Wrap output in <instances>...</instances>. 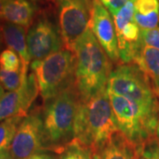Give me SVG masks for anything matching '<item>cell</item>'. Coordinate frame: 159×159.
I'll use <instances>...</instances> for the list:
<instances>
[{"label": "cell", "mask_w": 159, "mask_h": 159, "mask_svg": "<svg viewBox=\"0 0 159 159\" xmlns=\"http://www.w3.org/2000/svg\"><path fill=\"white\" fill-rule=\"evenodd\" d=\"M0 68L12 72L20 71L21 62L19 55L11 49H6L0 52Z\"/></svg>", "instance_id": "cell-19"}, {"label": "cell", "mask_w": 159, "mask_h": 159, "mask_svg": "<svg viewBox=\"0 0 159 159\" xmlns=\"http://www.w3.org/2000/svg\"><path fill=\"white\" fill-rule=\"evenodd\" d=\"M139 159H159V140L154 138L139 147Z\"/></svg>", "instance_id": "cell-22"}, {"label": "cell", "mask_w": 159, "mask_h": 159, "mask_svg": "<svg viewBox=\"0 0 159 159\" xmlns=\"http://www.w3.org/2000/svg\"><path fill=\"white\" fill-rule=\"evenodd\" d=\"M108 95L118 127L130 142L142 146L157 138L159 106L134 102L110 91Z\"/></svg>", "instance_id": "cell-4"}, {"label": "cell", "mask_w": 159, "mask_h": 159, "mask_svg": "<svg viewBox=\"0 0 159 159\" xmlns=\"http://www.w3.org/2000/svg\"><path fill=\"white\" fill-rule=\"evenodd\" d=\"M107 90L134 102L158 106V98L150 80L134 63L114 69L109 78Z\"/></svg>", "instance_id": "cell-6"}, {"label": "cell", "mask_w": 159, "mask_h": 159, "mask_svg": "<svg viewBox=\"0 0 159 159\" xmlns=\"http://www.w3.org/2000/svg\"><path fill=\"white\" fill-rule=\"evenodd\" d=\"M90 29L109 58L118 62L120 57L115 25L107 10L97 1L92 6Z\"/></svg>", "instance_id": "cell-11"}, {"label": "cell", "mask_w": 159, "mask_h": 159, "mask_svg": "<svg viewBox=\"0 0 159 159\" xmlns=\"http://www.w3.org/2000/svg\"><path fill=\"white\" fill-rule=\"evenodd\" d=\"M134 11L142 15H148L159 11V0H133Z\"/></svg>", "instance_id": "cell-23"}, {"label": "cell", "mask_w": 159, "mask_h": 159, "mask_svg": "<svg viewBox=\"0 0 159 159\" xmlns=\"http://www.w3.org/2000/svg\"><path fill=\"white\" fill-rule=\"evenodd\" d=\"M139 147L119 130L101 147L92 151L93 159H139Z\"/></svg>", "instance_id": "cell-13"}, {"label": "cell", "mask_w": 159, "mask_h": 159, "mask_svg": "<svg viewBox=\"0 0 159 159\" xmlns=\"http://www.w3.org/2000/svg\"><path fill=\"white\" fill-rule=\"evenodd\" d=\"M100 1H101L102 4H103V6H106V4H107V0H100Z\"/></svg>", "instance_id": "cell-32"}, {"label": "cell", "mask_w": 159, "mask_h": 159, "mask_svg": "<svg viewBox=\"0 0 159 159\" xmlns=\"http://www.w3.org/2000/svg\"><path fill=\"white\" fill-rule=\"evenodd\" d=\"M134 64L148 76L154 89H159V51L142 42L134 58Z\"/></svg>", "instance_id": "cell-15"}, {"label": "cell", "mask_w": 159, "mask_h": 159, "mask_svg": "<svg viewBox=\"0 0 159 159\" xmlns=\"http://www.w3.org/2000/svg\"><path fill=\"white\" fill-rule=\"evenodd\" d=\"M23 117L14 116L0 122V150L10 151L11 143Z\"/></svg>", "instance_id": "cell-16"}, {"label": "cell", "mask_w": 159, "mask_h": 159, "mask_svg": "<svg viewBox=\"0 0 159 159\" xmlns=\"http://www.w3.org/2000/svg\"><path fill=\"white\" fill-rule=\"evenodd\" d=\"M142 42L146 45L153 47L159 51V29L151 30H142L141 32Z\"/></svg>", "instance_id": "cell-24"}, {"label": "cell", "mask_w": 159, "mask_h": 159, "mask_svg": "<svg viewBox=\"0 0 159 159\" xmlns=\"http://www.w3.org/2000/svg\"><path fill=\"white\" fill-rule=\"evenodd\" d=\"M75 86L80 100L86 101L107 89L111 63L90 29L74 47Z\"/></svg>", "instance_id": "cell-1"}, {"label": "cell", "mask_w": 159, "mask_h": 159, "mask_svg": "<svg viewBox=\"0 0 159 159\" xmlns=\"http://www.w3.org/2000/svg\"><path fill=\"white\" fill-rule=\"evenodd\" d=\"M27 44L31 59L42 60L62 50L60 31L46 18L34 23L27 34Z\"/></svg>", "instance_id": "cell-9"}, {"label": "cell", "mask_w": 159, "mask_h": 159, "mask_svg": "<svg viewBox=\"0 0 159 159\" xmlns=\"http://www.w3.org/2000/svg\"><path fill=\"white\" fill-rule=\"evenodd\" d=\"M134 21L138 25L141 30H151L157 29L159 24V11L148 15H142L134 11Z\"/></svg>", "instance_id": "cell-21"}, {"label": "cell", "mask_w": 159, "mask_h": 159, "mask_svg": "<svg viewBox=\"0 0 159 159\" xmlns=\"http://www.w3.org/2000/svg\"><path fill=\"white\" fill-rule=\"evenodd\" d=\"M3 42H4V38H3V34H2V31H1V28H0V49L3 45Z\"/></svg>", "instance_id": "cell-30"}, {"label": "cell", "mask_w": 159, "mask_h": 159, "mask_svg": "<svg viewBox=\"0 0 159 159\" xmlns=\"http://www.w3.org/2000/svg\"><path fill=\"white\" fill-rule=\"evenodd\" d=\"M60 34L66 50L74 51L82 35L90 29L91 12L87 0H57Z\"/></svg>", "instance_id": "cell-7"}, {"label": "cell", "mask_w": 159, "mask_h": 159, "mask_svg": "<svg viewBox=\"0 0 159 159\" xmlns=\"http://www.w3.org/2000/svg\"><path fill=\"white\" fill-rule=\"evenodd\" d=\"M119 131L107 89L89 100H80L74 120V139L92 151Z\"/></svg>", "instance_id": "cell-2"}, {"label": "cell", "mask_w": 159, "mask_h": 159, "mask_svg": "<svg viewBox=\"0 0 159 159\" xmlns=\"http://www.w3.org/2000/svg\"><path fill=\"white\" fill-rule=\"evenodd\" d=\"M156 91V94L157 96V98H158V106H159V89ZM157 138L159 140V110H158V121H157Z\"/></svg>", "instance_id": "cell-28"}, {"label": "cell", "mask_w": 159, "mask_h": 159, "mask_svg": "<svg viewBox=\"0 0 159 159\" xmlns=\"http://www.w3.org/2000/svg\"><path fill=\"white\" fill-rule=\"evenodd\" d=\"M134 1L129 0L124 7H122L115 15L112 16L114 19L116 33L120 31L128 23L134 21Z\"/></svg>", "instance_id": "cell-18"}, {"label": "cell", "mask_w": 159, "mask_h": 159, "mask_svg": "<svg viewBox=\"0 0 159 159\" xmlns=\"http://www.w3.org/2000/svg\"><path fill=\"white\" fill-rule=\"evenodd\" d=\"M2 10H3V0H0V19H1Z\"/></svg>", "instance_id": "cell-31"}, {"label": "cell", "mask_w": 159, "mask_h": 159, "mask_svg": "<svg viewBox=\"0 0 159 159\" xmlns=\"http://www.w3.org/2000/svg\"><path fill=\"white\" fill-rule=\"evenodd\" d=\"M0 159H13L10 151H2L0 150Z\"/></svg>", "instance_id": "cell-27"}, {"label": "cell", "mask_w": 159, "mask_h": 159, "mask_svg": "<svg viewBox=\"0 0 159 159\" xmlns=\"http://www.w3.org/2000/svg\"><path fill=\"white\" fill-rule=\"evenodd\" d=\"M128 1L129 0H107V4L105 6L108 8L111 14L113 16L122 7L125 6Z\"/></svg>", "instance_id": "cell-25"}, {"label": "cell", "mask_w": 159, "mask_h": 159, "mask_svg": "<svg viewBox=\"0 0 159 159\" xmlns=\"http://www.w3.org/2000/svg\"><path fill=\"white\" fill-rule=\"evenodd\" d=\"M43 112L34 110L24 117L11 143L13 159H21L45 150Z\"/></svg>", "instance_id": "cell-8"}, {"label": "cell", "mask_w": 159, "mask_h": 159, "mask_svg": "<svg viewBox=\"0 0 159 159\" xmlns=\"http://www.w3.org/2000/svg\"><path fill=\"white\" fill-rule=\"evenodd\" d=\"M30 67L44 102L75 84L76 57L72 51H57L44 59L34 60Z\"/></svg>", "instance_id": "cell-5"}, {"label": "cell", "mask_w": 159, "mask_h": 159, "mask_svg": "<svg viewBox=\"0 0 159 159\" xmlns=\"http://www.w3.org/2000/svg\"><path fill=\"white\" fill-rule=\"evenodd\" d=\"M80 102L75 84L44 102L43 111L45 148L64 151L74 139V120Z\"/></svg>", "instance_id": "cell-3"}, {"label": "cell", "mask_w": 159, "mask_h": 159, "mask_svg": "<svg viewBox=\"0 0 159 159\" xmlns=\"http://www.w3.org/2000/svg\"><path fill=\"white\" fill-rule=\"evenodd\" d=\"M21 159H56L53 156L51 155H49V154L46 153H42V152H39V153L34 154L30 157H25V158Z\"/></svg>", "instance_id": "cell-26"}, {"label": "cell", "mask_w": 159, "mask_h": 159, "mask_svg": "<svg viewBox=\"0 0 159 159\" xmlns=\"http://www.w3.org/2000/svg\"><path fill=\"white\" fill-rule=\"evenodd\" d=\"M61 159H93V156L88 147L74 140L65 148Z\"/></svg>", "instance_id": "cell-17"}, {"label": "cell", "mask_w": 159, "mask_h": 159, "mask_svg": "<svg viewBox=\"0 0 159 159\" xmlns=\"http://www.w3.org/2000/svg\"><path fill=\"white\" fill-rule=\"evenodd\" d=\"M4 95H5V89L3 88V86L0 84V101L2 99V97H4Z\"/></svg>", "instance_id": "cell-29"}, {"label": "cell", "mask_w": 159, "mask_h": 159, "mask_svg": "<svg viewBox=\"0 0 159 159\" xmlns=\"http://www.w3.org/2000/svg\"><path fill=\"white\" fill-rule=\"evenodd\" d=\"M31 1H36V0H31Z\"/></svg>", "instance_id": "cell-33"}, {"label": "cell", "mask_w": 159, "mask_h": 159, "mask_svg": "<svg viewBox=\"0 0 159 159\" xmlns=\"http://www.w3.org/2000/svg\"><path fill=\"white\" fill-rule=\"evenodd\" d=\"M35 6L29 0H3L1 19L6 22L28 28L33 21Z\"/></svg>", "instance_id": "cell-14"}, {"label": "cell", "mask_w": 159, "mask_h": 159, "mask_svg": "<svg viewBox=\"0 0 159 159\" xmlns=\"http://www.w3.org/2000/svg\"><path fill=\"white\" fill-rule=\"evenodd\" d=\"M39 92L37 80L34 73H31L27 81L18 89L8 91L2 97L0 101V122L14 116L26 117Z\"/></svg>", "instance_id": "cell-10"}, {"label": "cell", "mask_w": 159, "mask_h": 159, "mask_svg": "<svg viewBox=\"0 0 159 159\" xmlns=\"http://www.w3.org/2000/svg\"><path fill=\"white\" fill-rule=\"evenodd\" d=\"M1 31L4 42L8 46V49L15 51L20 57L21 62V84H23L28 79V71L31 60L27 44L26 28L12 23L6 22L1 27Z\"/></svg>", "instance_id": "cell-12"}, {"label": "cell", "mask_w": 159, "mask_h": 159, "mask_svg": "<svg viewBox=\"0 0 159 159\" xmlns=\"http://www.w3.org/2000/svg\"><path fill=\"white\" fill-rule=\"evenodd\" d=\"M0 84L8 91H14L21 85L20 71L12 72L0 68Z\"/></svg>", "instance_id": "cell-20"}]
</instances>
